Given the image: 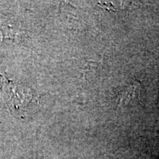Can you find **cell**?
Returning a JSON list of instances; mask_svg holds the SVG:
<instances>
[{"mask_svg": "<svg viewBox=\"0 0 159 159\" xmlns=\"http://www.w3.org/2000/svg\"><path fill=\"white\" fill-rule=\"evenodd\" d=\"M158 105H159V99H158Z\"/></svg>", "mask_w": 159, "mask_h": 159, "instance_id": "6da1fadb", "label": "cell"}]
</instances>
